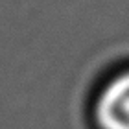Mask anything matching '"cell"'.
I'll return each mask as SVG.
<instances>
[{"label":"cell","instance_id":"cell-1","mask_svg":"<svg viewBox=\"0 0 129 129\" xmlns=\"http://www.w3.org/2000/svg\"><path fill=\"white\" fill-rule=\"evenodd\" d=\"M96 120L102 129H129V74L118 76L102 92Z\"/></svg>","mask_w":129,"mask_h":129}]
</instances>
